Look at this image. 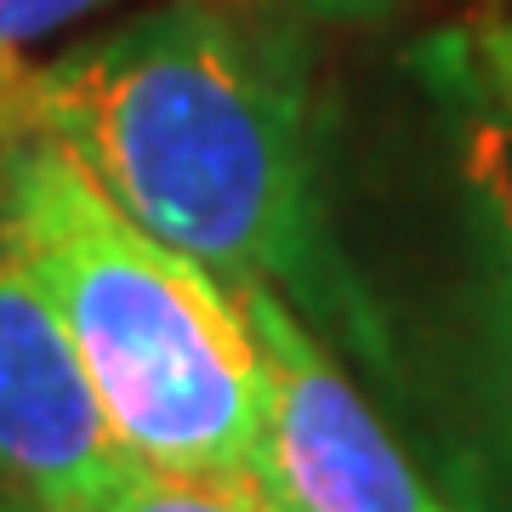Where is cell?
I'll return each instance as SVG.
<instances>
[{
  "label": "cell",
  "mask_w": 512,
  "mask_h": 512,
  "mask_svg": "<svg viewBox=\"0 0 512 512\" xmlns=\"http://www.w3.org/2000/svg\"><path fill=\"white\" fill-rule=\"evenodd\" d=\"M0 126L52 137L137 228L228 291L291 285L330 302L302 57L274 23L171 0L40 69H6Z\"/></svg>",
  "instance_id": "1"
},
{
  "label": "cell",
  "mask_w": 512,
  "mask_h": 512,
  "mask_svg": "<svg viewBox=\"0 0 512 512\" xmlns=\"http://www.w3.org/2000/svg\"><path fill=\"white\" fill-rule=\"evenodd\" d=\"M0 245L46 291L131 456L251 490L256 342L211 268L18 126H0Z\"/></svg>",
  "instance_id": "2"
},
{
  "label": "cell",
  "mask_w": 512,
  "mask_h": 512,
  "mask_svg": "<svg viewBox=\"0 0 512 512\" xmlns=\"http://www.w3.org/2000/svg\"><path fill=\"white\" fill-rule=\"evenodd\" d=\"M234 302L256 342L251 495L262 512H450L274 285H239Z\"/></svg>",
  "instance_id": "3"
},
{
  "label": "cell",
  "mask_w": 512,
  "mask_h": 512,
  "mask_svg": "<svg viewBox=\"0 0 512 512\" xmlns=\"http://www.w3.org/2000/svg\"><path fill=\"white\" fill-rule=\"evenodd\" d=\"M137 467L46 291L0 245V490L92 512Z\"/></svg>",
  "instance_id": "4"
},
{
  "label": "cell",
  "mask_w": 512,
  "mask_h": 512,
  "mask_svg": "<svg viewBox=\"0 0 512 512\" xmlns=\"http://www.w3.org/2000/svg\"><path fill=\"white\" fill-rule=\"evenodd\" d=\"M467 177L473 274L456 342V495L461 512H512V200L495 143Z\"/></svg>",
  "instance_id": "5"
},
{
  "label": "cell",
  "mask_w": 512,
  "mask_h": 512,
  "mask_svg": "<svg viewBox=\"0 0 512 512\" xmlns=\"http://www.w3.org/2000/svg\"><path fill=\"white\" fill-rule=\"evenodd\" d=\"M92 512H262L245 484L228 478H194V473H165L137 461Z\"/></svg>",
  "instance_id": "6"
},
{
  "label": "cell",
  "mask_w": 512,
  "mask_h": 512,
  "mask_svg": "<svg viewBox=\"0 0 512 512\" xmlns=\"http://www.w3.org/2000/svg\"><path fill=\"white\" fill-rule=\"evenodd\" d=\"M114 0H0V74L18 69V52L35 40L69 29L86 12H103Z\"/></svg>",
  "instance_id": "7"
},
{
  "label": "cell",
  "mask_w": 512,
  "mask_h": 512,
  "mask_svg": "<svg viewBox=\"0 0 512 512\" xmlns=\"http://www.w3.org/2000/svg\"><path fill=\"white\" fill-rule=\"evenodd\" d=\"M478 57H484L490 80L501 86V97L512 103V23H501V29H484V40H478Z\"/></svg>",
  "instance_id": "8"
},
{
  "label": "cell",
  "mask_w": 512,
  "mask_h": 512,
  "mask_svg": "<svg viewBox=\"0 0 512 512\" xmlns=\"http://www.w3.org/2000/svg\"><path fill=\"white\" fill-rule=\"evenodd\" d=\"M296 12H308V18H376L387 6H399V0H285Z\"/></svg>",
  "instance_id": "9"
},
{
  "label": "cell",
  "mask_w": 512,
  "mask_h": 512,
  "mask_svg": "<svg viewBox=\"0 0 512 512\" xmlns=\"http://www.w3.org/2000/svg\"><path fill=\"white\" fill-rule=\"evenodd\" d=\"M0 512H40V507H29V501H18V495L0 490Z\"/></svg>",
  "instance_id": "10"
},
{
  "label": "cell",
  "mask_w": 512,
  "mask_h": 512,
  "mask_svg": "<svg viewBox=\"0 0 512 512\" xmlns=\"http://www.w3.org/2000/svg\"><path fill=\"white\" fill-rule=\"evenodd\" d=\"M507 200H512V171H507Z\"/></svg>",
  "instance_id": "11"
}]
</instances>
